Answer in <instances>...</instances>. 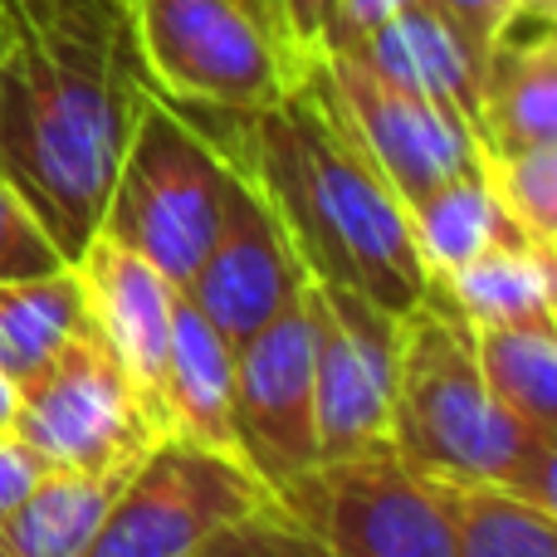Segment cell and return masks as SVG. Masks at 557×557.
<instances>
[{
  "label": "cell",
  "instance_id": "obj_1",
  "mask_svg": "<svg viewBox=\"0 0 557 557\" xmlns=\"http://www.w3.org/2000/svg\"><path fill=\"white\" fill-rule=\"evenodd\" d=\"M143 98L127 10L0 0V182L35 211L64 264L103 225Z\"/></svg>",
  "mask_w": 557,
  "mask_h": 557
},
{
  "label": "cell",
  "instance_id": "obj_30",
  "mask_svg": "<svg viewBox=\"0 0 557 557\" xmlns=\"http://www.w3.org/2000/svg\"><path fill=\"white\" fill-rule=\"evenodd\" d=\"M15 401H20V392L0 372V435H15Z\"/></svg>",
  "mask_w": 557,
  "mask_h": 557
},
{
  "label": "cell",
  "instance_id": "obj_33",
  "mask_svg": "<svg viewBox=\"0 0 557 557\" xmlns=\"http://www.w3.org/2000/svg\"><path fill=\"white\" fill-rule=\"evenodd\" d=\"M519 15H557V0H519Z\"/></svg>",
  "mask_w": 557,
  "mask_h": 557
},
{
  "label": "cell",
  "instance_id": "obj_11",
  "mask_svg": "<svg viewBox=\"0 0 557 557\" xmlns=\"http://www.w3.org/2000/svg\"><path fill=\"white\" fill-rule=\"evenodd\" d=\"M235 441L250 474L284 499L308 470H318V411H313V347H308L304 294L274 313L250 343L235 347L231 372Z\"/></svg>",
  "mask_w": 557,
  "mask_h": 557
},
{
  "label": "cell",
  "instance_id": "obj_3",
  "mask_svg": "<svg viewBox=\"0 0 557 557\" xmlns=\"http://www.w3.org/2000/svg\"><path fill=\"white\" fill-rule=\"evenodd\" d=\"M392 450L435 480H480L557 513V441L499 411L474 362L470 318L435 284L401 313Z\"/></svg>",
  "mask_w": 557,
  "mask_h": 557
},
{
  "label": "cell",
  "instance_id": "obj_24",
  "mask_svg": "<svg viewBox=\"0 0 557 557\" xmlns=\"http://www.w3.org/2000/svg\"><path fill=\"white\" fill-rule=\"evenodd\" d=\"M191 557H337V553L318 533H308L294 513L270 504V509L245 513V519L215 529Z\"/></svg>",
  "mask_w": 557,
  "mask_h": 557
},
{
  "label": "cell",
  "instance_id": "obj_25",
  "mask_svg": "<svg viewBox=\"0 0 557 557\" xmlns=\"http://www.w3.org/2000/svg\"><path fill=\"white\" fill-rule=\"evenodd\" d=\"M54 270H69L64 255L54 250V240L35 221V211L0 182V284H10V278H39Z\"/></svg>",
  "mask_w": 557,
  "mask_h": 557
},
{
  "label": "cell",
  "instance_id": "obj_8",
  "mask_svg": "<svg viewBox=\"0 0 557 557\" xmlns=\"http://www.w3.org/2000/svg\"><path fill=\"white\" fill-rule=\"evenodd\" d=\"M337 557H455V529L431 474L396 450L327 460L278 499Z\"/></svg>",
  "mask_w": 557,
  "mask_h": 557
},
{
  "label": "cell",
  "instance_id": "obj_12",
  "mask_svg": "<svg viewBox=\"0 0 557 557\" xmlns=\"http://www.w3.org/2000/svg\"><path fill=\"white\" fill-rule=\"evenodd\" d=\"M308 270L288 245L284 225L240 166L225 176V206L201 264L182 284V294L206 313V323L231 347L250 343L274 313L298 304Z\"/></svg>",
  "mask_w": 557,
  "mask_h": 557
},
{
  "label": "cell",
  "instance_id": "obj_9",
  "mask_svg": "<svg viewBox=\"0 0 557 557\" xmlns=\"http://www.w3.org/2000/svg\"><path fill=\"white\" fill-rule=\"evenodd\" d=\"M15 441H25L49 470H123L162 435L143 416L133 386L88 327H78L15 401Z\"/></svg>",
  "mask_w": 557,
  "mask_h": 557
},
{
  "label": "cell",
  "instance_id": "obj_10",
  "mask_svg": "<svg viewBox=\"0 0 557 557\" xmlns=\"http://www.w3.org/2000/svg\"><path fill=\"white\" fill-rule=\"evenodd\" d=\"M308 64L318 69L337 113L347 117L357 143L367 147V157L382 166V176L401 196V206H411L416 196L441 186L445 176L480 162L474 127L460 108L382 74L352 49H323Z\"/></svg>",
  "mask_w": 557,
  "mask_h": 557
},
{
  "label": "cell",
  "instance_id": "obj_7",
  "mask_svg": "<svg viewBox=\"0 0 557 557\" xmlns=\"http://www.w3.org/2000/svg\"><path fill=\"white\" fill-rule=\"evenodd\" d=\"M308 347H313L318 460L392 450V392L401 318L376 308L357 288L308 278L304 284Z\"/></svg>",
  "mask_w": 557,
  "mask_h": 557
},
{
  "label": "cell",
  "instance_id": "obj_16",
  "mask_svg": "<svg viewBox=\"0 0 557 557\" xmlns=\"http://www.w3.org/2000/svg\"><path fill=\"white\" fill-rule=\"evenodd\" d=\"M347 49L362 54L367 64H376L382 74H392V78H401V84L421 88V94L441 98V103L460 108L474 127L480 59L470 54V45L455 35V25L431 0H411L406 10H396L392 20H382L372 35Z\"/></svg>",
  "mask_w": 557,
  "mask_h": 557
},
{
  "label": "cell",
  "instance_id": "obj_23",
  "mask_svg": "<svg viewBox=\"0 0 557 557\" xmlns=\"http://www.w3.org/2000/svg\"><path fill=\"white\" fill-rule=\"evenodd\" d=\"M513 225L543 250H557V147H529L509 157H480Z\"/></svg>",
  "mask_w": 557,
  "mask_h": 557
},
{
  "label": "cell",
  "instance_id": "obj_21",
  "mask_svg": "<svg viewBox=\"0 0 557 557\" xmlns=\"http://www.w3.org/2000/svg\"><path fill=\"white\" fill-rule=\"evenodd\" d=\"M557 250L533 240H509L484 250L465 270L435 284L450 288L470 323H523V318H557Z\"/></svg>",
  "mask_w": 557,
  "mask_h": 557
},
{
  "label": "cell",
  "instance_id": "obj_26",
  "mask_svg": "<svg viewBox=\"0 0 557 557\" xmlns=\"http://www.w3.org/2000/svg\"><path fill=\"white\" fill-rule=\"evenodd\" d=\"M333 10H337V0H278L274 39L294 74H304L308 59H318L327 25H333Z\"/></svg>",
  "mask_w": 557,
  "mask_h": 557
},
{
  "label": "cell",
  "instance_id": "obj_19",
  "mask_svg": "<svg viewBox=\"0 0 557 557\" xmlns=\"http://www.w3.org/2000/svg\"><path fill=\"white\" fill-rule=\"evenodd\" d=\"M470 333L474 362L499 411L557 441V318L470 323Z\"/></svg>",
  "mask_w": 557,
  "mask_h": 557
},
{
  "label": "cell",
  "instance_id": "obj_20",
  "mask_svg": "<svg viewBox=\"0 0 557 557\" xmlns=\"http://www.w3.org/2000/svg\"><path fill=\"white\" fill-rule=\"evenodd\" d=\"M78 327H88V318L74 264L39 278L0 284V372L5 382L20 392Z\"/></svg>",
  "mask_w": 557,
  "mask_h": 557
},
{
  "label": "cell",
  "instance_id": "obj_31",
  "mask_svg": "<svg viewBox=\"0 0 557 557\" xmlns=\"http://www.w3.org/2000/svg\"><path fill=\"white\" fill-rule=\"evenodd\" d=\"M250 15L264 25V35L274 39V20H278V0H250ZM274 49H278V39H274Z\"/></svg>",
  "mask_w": 557,
  "mask_h": 557
},
{
  "label": "cell",
  "instance_id": "obj_29",
  "mask_svg": "<svg viewBox=\"0 0 557 557\" xmlns=\"http://www.w3.org/2000/svg\"><path fill=\"white\" fill-rule=\"evenodd\" d=\"M45 470H49V465L39 460V455L29 450L25 441H15V435H0V519H5V513L15 509V504L25 499L29 490H35Z\"/></svg>",
  "mask_w": 557,
  "mask_h": 557
},
{
  "label": "cell",
  "instance_id": "obj_4",
  "mask_svg": "<svg viewBox=\"0 0 557 557\" xmlns=\"http://www.w3.org/2000/svg\"><path fill=\"white\" fill-rule=\"evenodd\" d=\"M225 176L231 162L201 133V123L147 88L108 186L98 235L133 250L182 288L221 225Z\"/></svg>",
  "mask_w": 557,
  "mask_h": 557
},
{
  "label": "cell",
  "instance_id": "obj_14",
  "mask_svg": "<svg viewBox=\"0 0 557 557\" xmlns=\"http://www.w3.org/2000/svg\"><path fill=\"white\" fill-rule=\"evenodd\" d=\"M480 157L557 147V35L553 15H513L480 59L474 94Z\"/></svg>",
  "mask_w": 557,
  "mask_h": 557
},
{
  "label": "cell",
  "instance_id": "obj_18",
  "mask_svg": "<svg viewBox=\"0 0 557 557\" xmlns=\"http://www.w3.org/2000/svg\"><path fill=\"white\" fill-rule=\"evenodd\" d=\"M406 221H411L416 250H421V264L431 278H450L470 260H480L484 250H494V245L529 240V235L504 215V206L494 201L484 162H470L465 172L445 176L441 186L416 196V201L406 206Z\"/></svg>",
  "mask_w": 557,
  "mask_h": 557
},
{
  "label": "cell",
  "instance_id": "obj_13",
  "mask_svg": "<svg viewBox=\"0 0 557 557\" xmlns=\"http://www.w3.org/2000/svg\"><path fill=\"white\" fill-rule=\"evenodd\" d=\"M74 274L78 288H84L88 333L117 362V372L133 386L152 431L166 435L162 376H166V347H172L176 284L166 274H157L147 260H137L133 250L103 240V235L88 240V250L74 260Z\"/></svg>",
  "mask_w": 557,
  "mask_h": 557
},
{
  "label": "cell",
  "instance_id": "obj_27",
  "mask_svg": "<svg viewBox=\"0 0 557 557\" xmlns=\"http://www.w3.org/2000/svg\"><path fill=\"white\" fill-rule=\"evenodd\" d=\"M431 5L450 20L455 35L470 45L474 59H484V49L494 45V35L519 15V0H431Z\"/></svg>",
  "mask_w": 557,
  "mask_h": 557
},
{
  "label": "cell",
  "instance_id": "obj_5",
  "mask_svg": "<svg viewBox=\"0 0 557 557\" xmlns=\"http://www.w3.org/2000/svg\"><path fill=\"white\" fill-rule=\"evenodd\" d=\"M147 88L186 113H255L294 88V69L240 0H127Z\"/></svg>",
  "mask_w": 557,
  "mask_h": 557
},
{
  "label": "cell",
  "instance_id": "obj_32",
  "mask_svg": "<svg viewBox=\"0 0 557 557\" xmlns=\"http://www.w3.org/2000/svg\"><path fill=\"white\" fill-rule=\"evenodd\" d=\"M35 5H69V10H127V0H35Z\"/></svg>",
  "mask_w": 557,
  "mask_h": 557
},
{
  "label": "cell",
  "instance_id": "obj_22",
  "mask_svg": "<svg viewBox=\"0 0 557 557\" xmlns=\"http://www.w3.org/2000/svg\"><path fill=\"white\" fill-rule=\"evenodd\" d=\"M435 490L450 513L455 557H557L553 509L480 480H435Z\"/></svg>",
  "mask_w": 557,
  "mask_h": 557
},
{
  "label": "cell",
  "instance_id": "obj_2",
  "mask_svg": "<svg viewBox=\"0 0 557 557\" xmlns=\"http://www.w3.org/2000/svg\"><path fill=\"white\" fill-rule=\"evenodd\" d=\"M215 117L225 123L201 133L270 201L308 278L357 288L396 318L421 304L431 274L401 196L357 143L313 64H304L294 88L270 108Z\"/></svg>",
  "mask_w": 557,
  "mask_h": 557
},
{
  "label": "cell",
  "instance_id": "obj_15",
  "mask_svg": "<svg viewBox=\"0 0 557 557\" xmlns=\"http://www.w3.org/2000/svg\"><path fill=\"white\" fill-rule=\"evenodd\" d=\"M231 372H235V347L176 288L172 347H166V376H162V416L172 441L201 445V450L225 455V460H240L235 411H231Z\"/></svg>",
  "mask_w": 557,
  "mask_h": 557
},
{
  "label": "cell",
  "instance_id": "obj_34",
  "mask_svg": "<svg viewBox=\"0 0 557 557\" xmlns=\"http://www.w3.org/2000/svg\"><path fill=\"white\" fill-rule=\"evenodd\" d=\"M240 5H245V10H250V0H240Z\"/></svg>",
  "mask_w": 557,
  "mask_h": 557
},
{
  "label": "cell",
  "instance_id": "obj_28",
  "mask_svg": "<svg viewBox=\"0 0 557 557\" xmlns=\"http://www.w3.org/2000/svg\"><path fill=\"white\" fill-rule=\"evenodd\" d=\"M411 0H337V10H333V25H327V35H323V49H347V45H357V39H367L382 20H392L396 10H406ZM318 49V54H323Z\"/></svg>",
  "mask_w": 557,
  "mask_h": 557
},
{
  "label": "cell",
  "instance_id": "obj_6",
  "mask_svg": "<svg viewBox=\"0 0 557 557\" xmlns=\"http://www.w3.org/2000/svg\"><path fill=\"white\" fill-rule=\"evenodd\" d=\"M278 504L240 460L162 441L137 460L78 557H191L215 529Z\"/></svg>",
  "mask_w": 557,
  "mask_h": 557
},
{
  "label": "cell",
  "instance_id": "obj_17",
  "mask_svg": "<svg viewBox=\"0 0 557 557\" xmlns=\"http://www.w3.org/2000/svg\"><path fill=\"white\" fill-rule=\"evenodd\" d=\"M133 470H45L0 519V557H78Z\"/></svg>",
  "mask_w": 557,
  "mask_h": 557
}]
</instances>
